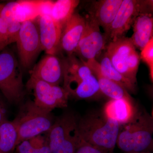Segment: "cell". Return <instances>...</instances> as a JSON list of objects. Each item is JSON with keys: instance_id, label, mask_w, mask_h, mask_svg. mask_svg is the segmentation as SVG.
Wrapping results in <instances>:
<instances>
[{"instance_id": "cell-1", "label": "cell", "mask_w": 153, "mask_h": 153, "mask_svg": "<svg viewBox=\"0 0 153 153\" xmlns=\"http://www.w3.org/2000/svg\"><path fill=\"white\" fill-rule=\"evenodd\" d=\"M82 140L104 153H112L117 145L120 125L102 112H91L79 120Z\"/></svg>"}, {"instance_id": "cell-2", "label": "cell", "mask_w": 153, "mask_h": 153, "mask_svg": "<svg viewBox=\"0 0 153 153\" xmlns=\"http://www.w3.org/2000/svg\"><path fill=\"white\" fill-rule=\"evenodd\" d=\"M153 135L152 117L136 108L131 119L120 126L116 145L124 153L150 152L153 148Z\"/></svg>"}, {"instance_id": "cell-3", "label": "cell", "mask_w": 153, "mask_h": 153, "mask_svg": "<svg viewBox=\"0 0 153 153\" xmlns=\"http://www.w3.org/2000/svg\"><path fill=\"white\" fill-rule=\"evenodd\" d=\"M63 88L75 98L93 97L100 91L98 80L90 68L81 59L69 56L63 63Z\"/></svg>"}, {"instance_id": "cell-4", "label": "cell", "mask_w": 153, "mask_h": 153, "mask_svg": "<svg viewBox=\"0 0 153 153\" xmlns=\"http://www.w3.org/2000/svg\"><path fill=\"white\" fill-rule=\"evenodd\" d=\"M79 120L73 114L67 113L54 121L47 139L52 153H75L83 140Z\"/></svg>"}, {"instance_id": "cell-5", "label": "cell", "mask_w": 153, "mask_h": 153, "mask_svg": "<svg viewBox=\"0 0 153 153\" xmlns=\"http://www.w3.org/2000/svg\"><path fill=\"white\" fill-rule=\"evenodd\" d=\"M14 120L18 127L17 146L24 141L48 132L54 122L51 112L38 107L32 101L22 105Z\"/></svg>"}, {"instance_id": "cell-6", "label": "cell", "mask_w": 153, "mask_h": 153, "mask_svg": "<svg viewBox=\"0 0 153 153\" xmlns=\"http://www.w3.org/2000/svg\"><path fill=\"white\" fill-rule=\"evenodd\" d=\"M105 49V53L115 68L136 85L140 57L130 38L124 36L110 41Z\"/></svg>"}, {"instance_id": "cell-7", "label": "cell", "mask_w": 153, "mask_h": 153, "mask_svg": "<svg viewBox=\"0 0 153 153\" xmlns=\"http://www.w3.org/2000/svg\"><path fill=\"white\" fill-rule=\"evenodd\" d=\"M0 90L10 103H18L25 96L22 70L10 50L0 52Z\"/></svg>"}, {"instance_id": "cell-8", "label": "cell", "mask_w": 153, "mask_h": 153, "mask_svg": "<svg viewBox=\"0 0 153 153\" xmlns=\"http://www.w3.org/2000/svg\"><path fill=\"white\" fill-rule=\"evenodd\" d=\"M27 87L33 91L34 103L44 110L51 112L55 108L67 106L69 94L59 85H52L30 76Z\"/></svg>"}, {"instance_id": "cell-9", "label": "cell", "mask_w": 153, "mask_h": 153, "mask_svg": "<svg viewBox=\"0 0 153 153\" xmlns=\"http://www.w3.org/2000/svg\"><path fill=\"white\" fill-rule=\"evenodd\" d=\"M16 43L21 64L30 68L42 50L37 19L21 24Z\"/></svg>"}, {"instance_id": "cell-10", "label": "cell", "mask_w": 153, "mask_h": 153, "mask_svg": "<svg viewBox=\"0 0 153 153\" xmlns=\"http://www.w3.org/2000/svg\"><path fill=\"white\" fill-rule=\"evenodd\" d=\"M152 4V1L123 0L109 29L105 33L107 42L124 37L139 14Z\"/></svg>"}, {"instance_id": "cell-11", "label": "cell", "mask_w": 153, "mask_h": 153, "mask_svg": "<svg viewBox=\"0 0 153 153\" xmlns=\"http://www.w3.org/2000/svg\"><path fill=\"white\" fill-rule=\"evenodd\" d=\"M85 18L84 32L75 52L85 62L96 60L104 49L107 41L101 33L100 27L93 17L89 15Z\"/></svg>"}, {"instance_id": "cell-12", "label": "cell", "mask_w": 153, "mask_h": 153, "mask_svg": "<svg viewBox=\"0 0 153 153\" xmlns=\"http://www.w3.org/2000/svg\"><path fill=\"white\" fill-rule=\"evenodd\" d=\"M85 26V18L74 13L62 30L59 49L71 56L76 51Z\"/></svg>"}, {"instance_id": "cell-13", "label": "cell", "mask_w": 153, "mask_h": 153, "mask_svg": "<svg viewBox=\"0 0 153 153\" xmlns=\"http://www.w3.org/2000/svg\"><path fill=\"white\" fill-rule=\"evenodd\" d=\"M31 77L52 85H59L63 81V63L55 55H47L30 71Z\"/></svg>"}, {"instance_id": "cell-14", "label": "cell", "mask_w": 153, "mask_h": 153, "mask_svg": "<svg viewBox=\"0 0 153 153\" xmlns=\"http://www.w3.org/2000/svg\"><path fill=\"white\" fill-rule=\"evenodd\" d=\"M37 21L42 50L47 55H56L60 49L62 28L49 15H41Z\"/></svg>"}, {"instance_id": "cell-15", "label": "cell", "mask_w": 153, "mask_h": 153, "mask_svg": "<svg viewBox=\"0 0 153 153\" xmlns=\"http://www.w3.org/2000/svg\"><path fill=\"white\" fill-rule=\"evenodd\" d=\"M152 4L139 14L132 25L133 34L131 41L136 48L141 50L153 38Z\"/></svg>"}, {"instance_id": "cell-16", "label": "cell", "mask_w": 153, "mask_h": 153, "mask_svg": "<svg viewBox=\"0 0 153 153\" xmlns=\"http://www.w3.org/2000/svg\"><path fill=\"white\" fill-rule=\"evenodd\" d=\"M123 0H100L91 4L89 14L106 33L113 22Z\"/></svg>"}, {"instance_id": "cell-17", "label": "cell", "mask_w": 153, "mask_h": 153, "mask_svg": "<svg viewBox=\"0 0 153 153\" xmlns=\"http://www.w3.org/2000/svg\"><path fill=\"white\" fill-rule=\"evenodd\" d=\"M98 80L102 93L112 100L124 99L132 101L128 91L122 86L102 76L99 71V63L97 60L85 62Z\"/></svg>"}, {"instance_id": "cell-18", "label": "cell", "mask_w": 153, "mask_h": 153, "mask_svg": "<svg viewBox=\"0 0 153 153\" xmlns=\"http://www.w3.org/2000/svg\"><path fill=\"white\" fill-rule=\"evenodd\" d=\"M136 109L132 101L124 99H111L105 105L103 112L121 126L131 119Z\"/></svg>"}, {"instance_id": "cell-19", "label": "cell", "mask_w": 153, "mask_h": 153, "mask_svg": "<svg viewBox=\"0 0 153 153\" xmlns=\"http://www.w3.org/2000/svg\"><path fill=\"white\" fill-rule=\"evenodd\" d=\"M45 0H24L17 1L14 7V19L20 23L36 20L42 15Z\"/></svg>"}, {"instance_id": "cell-20", "label": "cell", "mask_w": 153, "mask_h": 153, "mask_svg": "<svg viewBox=\"0 0 153 153\" xmlns=\"http://www.w3.org/2000/svg\"><path fill=\"white\" fill-rule=\"evenodd\" d=\"M99 63L100 74L105 78L117 83L128 91L134 92L136 91V84L127 79L118 71L111 64L105 52L102 55Z\"/></svg>"}, {"instance_id": "cell-21", "label": "cell", "mask_w": 153, "mask_h": 153, "mask_svg": "<svg viewBox=\"0 0 153 153\" xmlns=\"http://www.w3.org/2000/svg\"><path fill=\"white\" fill-rule=\"evenodd\" d=\"M78 0H58L53 1L50 16L63 29L79 4Z\"/></svg>"}, {"instance_id": "cell-22", "label": "cell", "mask_w": 153, "mask_h": 153, "mask_svg": "<svg viewBox=\"0 0 153 153\" xmlns=\"http://www.w3.org/2000/svg\"><path fill=\"white\" fill-rule=\"evenodd\" d=\"M18 127L16 121L0 123V153H10L16 147Z\"/></svg>"}, {"instance_id": "cell-23", "label": "cell", "mask_w": 153, "mask_h": 153, "mask_svg": "<svg viewBox=\"0 0 153 153\" xmlns=\"http://www.w3.org/2000/svg\"><path fill=\"white\" fill-rule=\"evenodd\" d=\"M16 1H12L4 4L0 10V17L7 27L9 44L16 42L21 24L15 20L13 16L14 7Z\"/></svg>"}, {"instance_id": "cell-24", "label": "cell", "mask_w": 153, "mask_h": 153, "mask_svg": "<svg viewBox=\"0 0 153 153\" xmlns=\"http://www.w3.org/2000/svg\"><path fill=\"white\" fill-rule=\"evenodd\" d=\"M16 153H52L49 145L39 147L33 144L29 140L20 143L16 146Z\"/></svg>"}, {"instance_id": "cell-25", "label": "cell", "mask_w": 153, "mask_h": 153, "mask_svg": "<svg viewBox=\"0 0 153 153\" xmlns=\"http://www.w3.org/2000/svg\"><path fill=\"white\" fill-rule=\"evenodd\" d=\"M140 58L149 69L151 79L153 78V38H151L146 45L141 50Z\"/></svg>"}, {"instance_id": "cell-26", "label": "cell", "mask_w": 153, "mask_h": 153, "mask_svg": "<svg viewBox=\"0 0 153 153\" xmlns=\"http://www.w3.org/2000/svg\"><path fill=\"white\" fill-rule=\"evenodd\" d=\"M9 45L8 33L5 24L0 17V52Z\"/></svg>"}, {"instance_id": "cell-27", "label": "cell", "mask_w": 153, "mask_h": 153, "mask_svg": "<svg viewBox=\"0 0 153 153\" xmlns=\"http://www.w3.org/2000/svg\"><path fill=\"white\" fill-rule=\"evenodd\" d=\"M75 153H104L97 148L94 147L82 140Z\"/></svg>"}, {"instance_id": "cell-28", "label": "cell", "mask_w": 153, "mask_h": 153, "mask_svg": "<svg viewBox=\"0 0 153 153\" xmlns=\"http://www.w3.org/2000/svg\"><path fill=\"white\" fill-rule=\"evenodd\" d=\"M7 120L6 117L5 112L3 109L2 107L0 104V123Z\"/></svg>"}, {"instance_id": "cell-29", "label": "cell", "mask_w": 153, "mask_h": 153, "mask_svg": "<svg viewBox=\"0 0 153 153\" xmlns=\"http://www.w3.org/2000/svg\"><path fill=\"white\" fill-rule=\"evenodd\" d=\"M4 5L3 4H0V10L1 9V8Z\"/></svg>"}, {"instance_id": "cell-30", "label": "cell", "mask_w": 153, "mask_h": 153, "mask_svg": "<svg viewBox=\"0 0 153 153\" xmlns=\"http://www.w3.org/2000/svg\"><path fill=\"white\" fill-rule=\"evenodd\" d=\"M133 153H151V152H144Z\"/></svg>"}]
</instances>
